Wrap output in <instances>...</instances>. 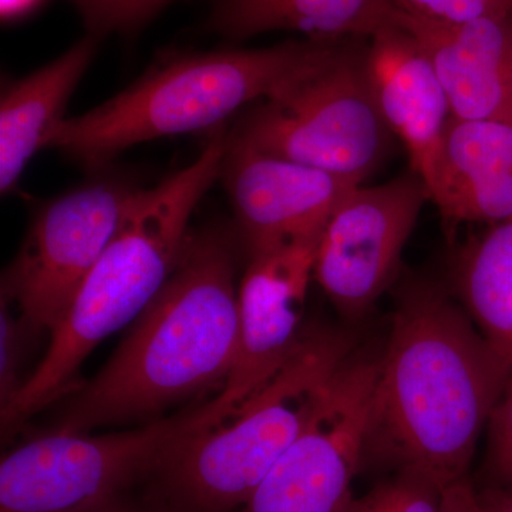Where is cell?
I'll use <instances>...</instances> for the list:
<instances>
[{
  "label": "cell",
  "instance_id": "cell-7",
  "mask_svg": "<svg viewBox=\"0 0 512 512\" xmlns=\"http://www.w3.org/2000/svg\"><path fill=\"white\" fill-rule=\"evenodd\" d=\"M239 404L220 392L137 430L86 436L55 431L3 458L2 512H77L148 468L168 466Z\"/></svg>",
  "mask_w": 512,
  "mask_h": 512
},
{
  "label": "cell",
  "instance_id": "cell-10",
  "mask_svg": "<svg viewBox=\"0 0 512 512\" xmlns=\"http://www.w3.org/2000/svg\"><path fill=\"white\" fill-rule=\"evenodd\" d=\"M429 188L414 173L350 192L323 229L313 279L342 315L362 318L393 284Z\"/></svg>",
  "mask_w": 512,
  "mask_h": 512
},
{
  "label": "cell",
  "instance_id": "cell-20",
  "mask_svg": "<svg viewBox=\"0 0 512 512\" xmlns=\"http://www.w3.org/2000/svg\"><path fill=\"white\" fill-rule=\"evenodd\" d=\"M393 3L407 15L440 25H466L512 16V0H393Z\"/></svg>",
  "mask_w": 512,
  "mask_h": 512
},
{
  "label": "cell",
  "instance_id": "cell-18",
  "mask_svg": "<svg viewBox=\"0 0 512 512\" xmlns=\"http://www.w3.org/2000/svg\"><path fill=\"white\" fill-rule=\"evenodd\" d=\"M451 275L461 305L512 375V220L461 245Z\"/></svg>",
  "mask_w": 512,
  "mask_h": 512
},
{
  "label": "cell",
  "instance_id": "cell-3",
  "mask_svg": "<svg viewBox=\"0 0 512 512\" xmlns=\"http://www.w3.org/2000/svg\"><path fill=\"white\" fill-rule=\"evenodd\" d=\"M227 134L215 131L188 167L136 197L32 376L2 407L3 430L79 389V370L104 339L136 320L173 274L187 244L191 215L221 175Z\"/></svg>",
  "mask_w": 512,
  "mask_h": 512
},
{
  "label": "cell",
  "instance_id": "cell-8",
  "mask_svg": "<svg viewBox=\"0 0 512 512\" xmlns=\"http://www.w3.org/2000/svg\"><path fill=\"white\" fill-rule=\"evenodd\" d=\"M137 191L96 180L39 212L3 281L2 299L18 311L25 332L52 335L62 325Z\"/></svg>",
  "mask_w": 512,
  "mask_h": 512
},
{
  "label": "cell",
  "instance_id": "cell-15",
  "mask_svg": "<svg viewBox=\"0 0 512 512\" xmlns=\"http://www.w3.org/2000/svg\"><path fill=\"white\" fill-rule=\"evenodd\" d=\"M430 201L444 220H512V121L451 117Z\"/></svg>",
  "mask_w": 512,
  "mask_h": 512
},
{
  "label": "cell",
  "instance_id": "cell-5",
  "mask_svg": "<svg viewBox=\"0 0 512 512\" xmlns=\"http://www.w3.org/2000/svg\"><path fill=\"white\" fill-rule=\"evenodd\" d=\"M367 39L318 42L308 62L249 111L228 140L363 185L393 134L366 69Z\"/></svg>",
  "mask_w": 512,
  "mask_h": 512
},
{
  "label": "cell",
  "instance_id": "cell-9",
  "mask_svg": "<svg viewBox=\"0 0 512 512\" xmlns=\"http://www.w3.org/2000/svg\"><path fill=\"white\" fill-rule=\"evenodd\" d=\"M379 359L352 353L256 488L247 512H342L363 463Z\"/></svg>",
  "mask_w": 512,
  "mask_h": 512
},
{
  "label": "cell",
  "instance_id": "cell-26",
  "mask_svg": "<svg viewBox=\"0 0 512 512\" xmlns=\"http://www.w3.org/2000/svg\"><path fill=\"white\" fill-rule=\"evenodd\" d=\"M45 0H0V13L2 19L9 22L29 15L39 8Z\"/></svg>",
  "mask_w": 512,
  "mask_h": 512
},
{
  "label": "cell",
  "instance_id": "cell-13",
  "mask_svg": "<svg viewBox=\"0 0 512 512\" xmlns=\"http://www.w3.org/2000/svg\"><path fill=\"white\" fill-rule=\"evenodd\" d=\"M366 69L384 123L402 141L412 171L430 192L451 119L433 63L419 40L394 22L367 39Z\"/></svg>",
  "mask_w": 512,
  "mask_h": 512
},
{
  "label": "cell",
  "instance_id": "cell-17",
  "mask_svg": "<svg viewBox=\"0 0 512 512\" xmlns=\"http://www.w3.org/2000/svg\"><path fill=\"white\" fill-rule=\"evenodd\" d=\"M393 0H221L211 28L245 39L275 30L309 40L369 39L396 22Z\"/></svg>",
  "mask_w": 512,
  "mask_h": 512
},
{
  "label": "cell",
  "instance_id": "cell-23",
  "mask_svg": "<svg viewBox=\"0 0 512 512\" xmlns=\"http://www.w3.org/2000/svg\"><path fill=\"white\" fill-rule=\"evenodd\" d=\"M23 325L18 316L10 312L8 302L2 299V367H0V396L2 407L9 403L20 389L18 369L20 359V335Z\"/></svg>",
  "mask_w": 512,
  "mask_h": 512
},
{
  "label": "cell",
  "instance_id": "cell-6",
  "mask_svg": "<svg viewBox=\"0 0 512 512\" xmlns=\"http://www.w3.org/2000/svg\"><path fill=\"white\" fill-rule=\"evenodd\" d=\"M355 342L340 330H309L291 359L262 389L174 461L175 483L205 510L248 504L288 450Z\"/></svg>",
  "mask_w": 512,
  "mask_h": 512
},
{
  "label": "cell",
  "instance_id": "cell-21",
  "mask_svg": "<svg viewBox=\"0 0 512 512\" xmlns=\"http://www.w3.org/2000/svg\"><path fill=\"white\" fill-rule=\"evenodd\" d=\"M487 470L495 487H512V376L487 424Z\"/></svg>",
  "mask_w": 512,
  "mask_h": 512
},
{
  "label": "cell",
  "instance_id": "cell-12",
  "mask_svg": "<svg viewBox=\"0 0 512 512\" xmlns=\"http://www.w3.org/2000/svg\"><path fill=\"white\" fill-rule=\"evenodd\" d=\"M221 175L251 251L320 237L340 202L359 187L340 175L232 143L228 136Z\"/></svg>",
  "mask_w": 512,
  "mask_h": 512
},
{
  "label": "cell",
  "instance_id": "cell-22",
  "mask_svg": "<svg viewBox=\"0 0 512 512\" xmlns=\"http://www.w3.org/2000/svg\"><path fill=\"white\" fill-rule=\"evenodd\" d=\"M97 30L128 29L150 18L170 0H76Z\"/></svg>",
  "mask_w": 512,
  "mask_h": 512
},
{
  "label": "cell",
  "instance_id": "cell-1",
  "mask_svg": "<svg viewBox=\"0 0 512 512\" xmlns=\"http://www.w3.org/2000/svg\"><path fill=\"white\" fill-rule=\"evenodd\" d=\"M511 373L440 285L402 289L370 412L365 457L447 487L467 477Z\"/></svg>",
  "mask_w": 512,
  "mask_h": 512
},
{
  "label": "cell",
  "instance_id": "cell-4",
  "mask_svg": "<svg viewBox=\"0 0 512 512\" xmlns=\"http://www.w3.org/2000/svg\"><path fill=\"white\" fill-rule=\"evenodd\" d=\"M316 45L308 40L175 56L96 109L64 120L47 148L97 167L137 144L218 126L276 92Z\"/></svg>",
  "mask_w": 512,
  "mask_h": 512
},
{
  "label": "cell",
  "instance_id": "cell-14",
  "mask_svg": "<svg viewBox=\"0 0 512 512\" xmlns=\"http://www.w3.org/2000/svg\"><path fill=\"white\" fill-rule=\"evenodd\" d=\"M443 84L451 117L512 121V16L440 25L397 10Z\"/></svg>",
  "mask_w": 512,
  "mask_h": 512
},
{
  "label": "cell",
  "instance_id": "cell-16",
  "mask_svg": "<svg viewBox=\"0 0 512 512\" xmlns=\"http://www.w3.org/2000/svg\"><path fill=\"white\" fill-rule=\"evenodd\" d=\"M96 52V40L82 42L52 63L13 83L0 103V191L19 184L37 151L49 147L64 111Z\"/></svg>",
  "mask_w": 512,
  "mask_h": 512
},
{
  "label": "cell",
  "instance_id": "cell-25",
  "mask_svg": "<svg viewBox=\"0 0 512 512\" xmlns=\"http://www.w3.org/2000/svg\"><path fill=\"white\" fill-rule=\"evenodd\" d=\"M480 494L487 512H512V487H493Z\"/></svg>",
  "mask_w": 512,
  "mask_h": 512
},
{
  "label": "cell",
  "instance_id": "cell-11",
  "mask_svg": "<svg viewBox=\"0 0 512 512\" xmlns=\"http://www.w3.org/2000/svg\"><path fill=\"white\" fill-rule=\"evenodd\" d=\"M320 237L251 251L238 288L237 360L221 389L235 403L262 389L301 345Z\"/></svg>",
  "mask_w": 512,
  "mask_h": 512
},
{
  "label": "cell",
  "instance_id": "cell-2",
  "mask_svg": "<svg viewBox=\"0 0 512 512\" xmlns=\"http://www.w3.org/2000/svg\"><path fill=\"white\" fill-rule=\"evenodd\" d=\"M239 346L231 245L190 235L173 274L99 375L74 392L59 431L150 420L192 394L225 386Z\"/></svg>",
  "mask_w": 512,
  "mask_h": 512
},
{
  "label": "cell",
  "instance_id": "cell-19",
  "mask_svg": "<svg viewBox=\"0 0 512 512\" xmlns=\"http://www.w3.org/2000/svg\"><path fill=\"white\" fill-rule=\"evenodd\" d=\"M443 485L423 474L397 471L359 498H350L342 512H441Z\"/></svg>",
  "mask_w": 512,
  "mask_h": 512
},
{
  "label": "cell",
  "instance_id": "cell-24",
  "mask_svg": "<svg viewBox=\"0 0 512 512\" xmlns=\"http://www.w3.org/2000/svg\"><path fill=\"white\" fill-rule=\"evenodd\" d=\"M441 512H487L467 477L454 481L444 488Z\"/></svg>",
  "mask_w": 512,
  "mask_h": 512
}]
</instances>
